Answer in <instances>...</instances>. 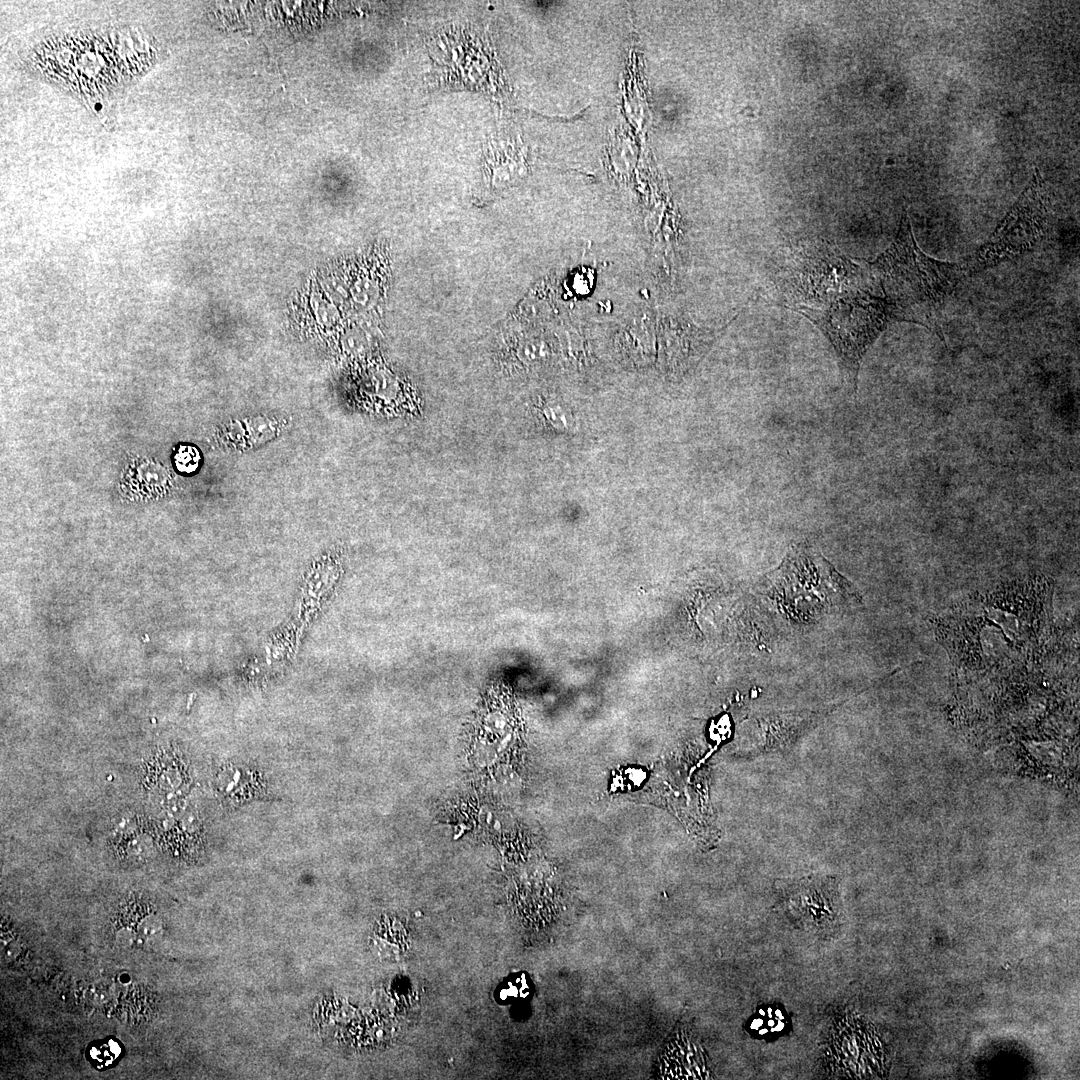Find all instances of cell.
<instances>
[{
	"instance_id": "6da1fadb",
	"label": "cell",
	"mask_w": 1080,
	"mask_h": 1080,
	"mask_svg": "<svg viewBox=\"0 0 1080 1080\" xmlns=\"http://www.w3.org/2000/svg\"><path fill=\"white\" fill-rule=\"evenodd\" d=\"M868 273L897 321L923 325L942 338L940 313L962 279V268L927 256L918 246L906 212L892 244Z\"/></svg>"
},
{
	"instance_id": "7a4b0ae2",
	"label": "cell",
	"mask_w": 1080,
	"mask_h": 1080,
	"mask_svg": "<svg viewBox=\"0 0 1080 1080\" xmlns=\"http://www.w3.org/2000/svg\"><path fill=\"white\" fill-rule=\"evenodd\" d=\"M787 308L810 320L825 335L854 390L863 356L888 324L897 321L889 304L867 291L844 295L822 305Z\"/></svg>"
},
{
	"instance_id": "277c9868",
	"label": "cell",
	"mask_w": 1080,
	"mask_h": 1080,
	"mask_svg": "<svg viewBox=\"0 0 1080 1080\" xmlns=\"http://www.w3.org/2000/svg\"><path fill=\"white\" fill-rule=\"evenodd\" d=\"M776 909L795 928L822 938L835 936L840 926L841 902L833 876L811 875L776 881Z\"/></svg>"
},
{
	"instance_id": "5b68a950",
	"label": "cell",
	"mask_w": 1080,
	"mask_h": 1080,
	"mask_svg": "<svg viewBox=\"0 0 1080 1080\" xmlns=\"http://www.w3.org/2000/svg\"><path fill=\"white\" fill-rule=\"evenodd\" d=\"M647 771L641 767H627L619 771L611 785L614 790H635L646 780Z\"/></svg>"
},
{
	"instance_id": "8992f818",
	"label": "cell",
	"mask_w": 1080,
	"mask_h": 1080,
	"mask_svg": "<svg viewBox=\"0 0 1080 1080\" xmlns=\"http://www.w3.org/2000/svg\"><path fill=\"white\" fill-rule=\"evenodd\" d=\"M175 462L180 471L190 472L197 467L199 454L193 447L182 446L176 453Z\"/></svg>"
},
{
	"instance_id": "3957f363",
	"label": "cell",
	"mask_w": 1080,
	"mask_h": 1080,
	"mask_svg": "<svg viewBox=\"0 0 1080 1080\" xmlns=\"http://www.w3.org/2000/svg\"><path fill=\"white\" fill-rule=\"evenodd\" d=\"M977 254V262L991 266L1031 250L1045 235L1047 197L1039 170Z\"/></svg>"
}]
</instances>
